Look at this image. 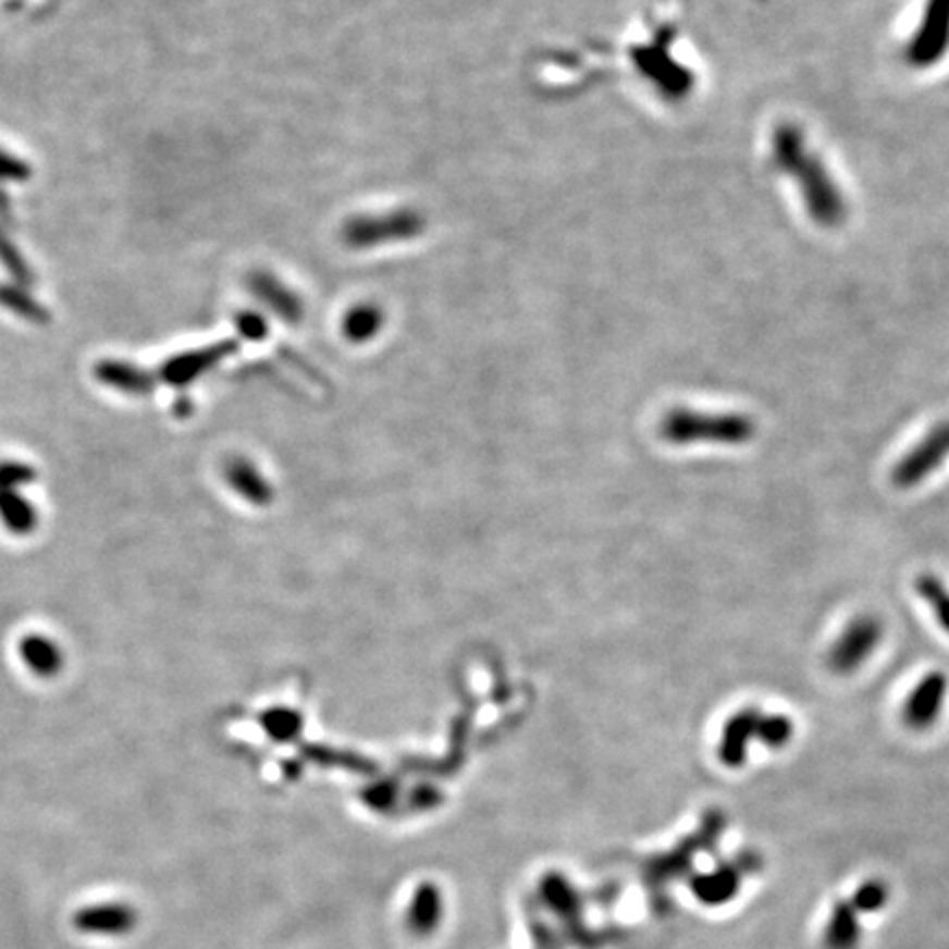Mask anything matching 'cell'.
<instances>
[{
	"label": "cell",
	"instance_id": "1",
	"mask_svg": "<svg viewBox=\"0 0 949 949\" xmlns=\"http://www.w3.org/2000/svg\"><path fill=\"white\" fill-rule=\"evenodd\" d=\"M756 424L745 414H707L692 409H673L660 422V435L677 446L683 444H748Z\"/></svg>",
	"mask_w": 949,
	"mask_h": 949
},
{
	"label": "cell",
	"instance_id": "2",
	"mask_svg": "<svg viewBox=\"0 0 949 949\" xmlns=\"http://www.w3.org/2000/svg\"><path fill=\"white\" fill-rule=\"evenodd\" d=\"M793 732V719L787 715L748 705L728 719L719 741V759L728 767H739L745 763L752 743L778 750L791 741Z\"/></svg>",
	"mask_w": 949,
	"mask_h": 949
},
{
	"label": "cell",
	"instance_id": "3",
	"mask_svg": "<svg viewBox=\"0 0 949 949\" xmlns=\"http://www.w3.org/2000/svg\"><path fill=\"white\" fill-rule=\"evenodd\" d=\"M882 640H884V623L873 614L858 616L842 629L838 640L830 644L826 664L836 675L849 677L858 673L875 655Z\"/></svg>",
	"mask_w": 949,
	"mask_h": 949
},
{
	"label": "cell",
	"instance_id": "4",
	"mask_svg": "<svg viewBox=\"0 0 949 949\" xmlns=\"http://www.w3.org/2000/svg\"><path fill=\"white\" fill-rule=\"evenodd\" d=\"M422 215L411 209H400L387 215H363L345 224L343 243L349 249H374L383 243L409 241L422 231Z\"/></svg>",
	"mask_w": 949,
	"mask_h": 949
},
{
	"label": "cell",
	"instance_id": "5",
	"mask_svg": "<svg viewBox=\"0 0 949 949\" xmlns=\"http://www.w3.org/2000/svg\"><path fill=\"white\" fill-rule=\"evenodd\" d=\"M949 455V420L929 429L919 444L903 453L892 466L890 480L897 489H914L923 484Z\"/></svg>",
	"mask_w": 949,
	"mask_h": 949
},
{
	"label": "cell",
	"instance_id": "6",
	"mask_svg": "<svg viewBox=\"0 0 949 949\" xmlns=\"http://www.w3.org/2000/svg\"><path fill=\"white\" fill-rule=\"evenodd\" d=\"M947 692H949V681L942 673L934 670L921 677L916 686L910 690V694L905 697L901 710L903 724L914 732L929 730L940 717Z\"/></svg>",
	"mask_w": 949,
	"mask_h": 949
},
{
	"label": "cell",
	"instance_id": "7",
	"mask_svg": "<svg viewBox=\"0 0 949 949\" xmlns=\"http://www.w3.org/2000/svg\"><path fill=\"white\" fill-rule=\"evenodd\" d=\"M251 288L254 293L264 299L269 306H273L278 312L286 315L288 319H295L301 312V306L297 301V297L275 278H271L269 273H258L251 280Z\"/></svg>",
	"mask_w": 949,
	"mask_h": 949
},
{
	"label": "cell",
	"instance_id": "8",
	"mask_svg": "<svg viewBox=\"0 0 949 949\" xmlns=\"http://www.w3.org/2000/svg\"><path fill=\"white\" fill-rule=\"evenodd\" d=\"M914 587L923 603L934 612L936 623L949 636V587L934 574H921Z\"/></svg>",
	"mask_w": 949,
	"mask_h": 949
},
{
	"label": "cell",
	"instance_id": "9",
	"mask_svg": "<svg viewBox=\"0 0 949 949\" xmlns=\"http://www.w3.org/2000/svg\"><path fill=\"white\" fill-rule=\"evenodd\" d=\"M383 317L381 310L374 306H359L354 308L347 317H345V334L354 341L361 338H370L377 334V330L381 328Z\"/></svg>",
	"mask_w": 949,
	"mask_h": 949
}]
</instances>
